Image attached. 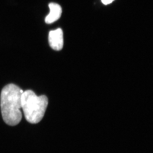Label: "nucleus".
Masks as SVG:
<instances>
[{"label": "nucleus", "instance_id": "obj_1", "mask_svg": "<svg viewBox=\"0 0 153 153\" xmlns=\"http://www.w3.org/2000/svg\"><path fill=\"white\" fill-rule=\"evenodd\" d=\"M20 89L17 85L9 84L3 88L1 94V108L3 120L9 126L19 124L22 119Z\"/></svg>", "mask_w": 153, "mask_h": 153}, {"label": "nucleus", "instance_id": "obj_2", "mask_svg": "<svg viewBox=\"0 0 153 153\" xmlns=\"http://www.w3.org/2000/svg\"><path fill=\"white\" fill-rule=\"evenodd\" d=\"M21 104L26 120L36 124L44 117L48 106V98L45 95L37 96L33 91L28 90L22 93Z\"/></svg>", "mask_w": 153, "mask_h": 153}, {"label": "nucleus", "instance_id": "obj_3", "mask_svg": "<svg viewBox=\"0 0 153 153\" xmlns=\"http://www.w3.org/2000/svg\"><path fill=\"white\" fill-rule=\"evenodd\" d=\"M49 43L51 48L56 51H60L64 46L63 32L61 28L50 31L49 34Z\"/></svg>", "mask_w": 153, "mask_h": 153}, {"label": "nucleus", "instance_id": "obj_4", "mask_svg": "<svg viewBox=\"0 0 153 153\" xmlns=\"http://www.w3.org/2000/svg\"><path fill=\"white\" fill-rule=\"evenodd\" d=\"M50 12L45 19V22L48 24L56 22L61 17L62 13V9L59 4L56 3H51L49 4Z\"/></svg>", "mask_w": 153, "mask_h": 153}, {"label": "nucleus", "instance_id": "obj_5", "mask_svg": "<svg viewBox=\"0 0 153 153\" xmlns=\"http://www.w3.org/2000/svg\"><path fill=\"white\" fill-rule=\"evenodd\" d=\"M101 1L102 4H108L112 3L114 0H101Z\"/></svg>", "mask_w": 153, "mask_h": 153}, {"label": "nucleus", "instance_id": "obj_6", "mask_svg": "<svg viewBox=\"0 0 153 153\" xmlns=\"http://www.w3.org/2000/svg\"><path fill=\"white\" fill-rule=\"evenodd\" d=\"M20 92L22 93L23 92V90H22L20 89Z\"/></svg>", "mask_w": 153, "mask_h": 153}]
</instances>
